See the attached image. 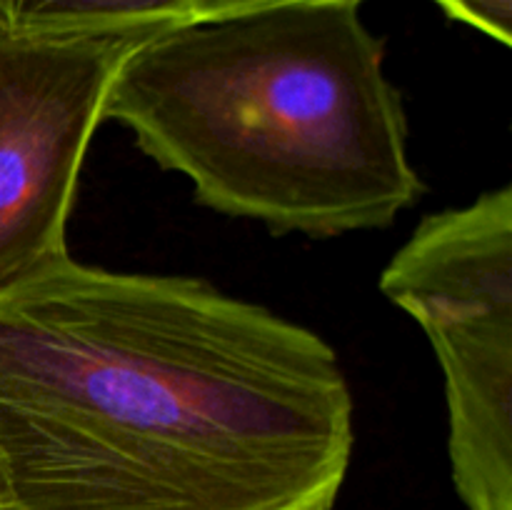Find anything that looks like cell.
I'll use <instances>...</instances> for the list:
<instances>
[{
    "label": "cell",
    "mask_w": 512,
    "mask_h": 510,
    "mask_svg": "<svg viewBox=\"0 0 512 510\" xmlns=\"http://www.w3.org/2000/svg\"><path fill=\"white\" fill-rule=\"evenodd\" d=\"M448 18L480 30L500 45L512 43V0H433Z\"/></svg>",
    "instance_id": "6"
},
{
    "label": "cell",
    "mask_w": 512,
    "mask_h": 510,
    "mask_svg": "<svg viewBox=\"0 0 512 510\" xmlns=\"http://www.w3.org/2000/svg\"><path fill=\"white\" fill-rule=\"evenodd\" d=\"M0 510H18L13 505V498H10V493H8V485H5L3 468H0Z\"/></svg>",
    "instance_id": "8"
},
{
    "label": "cell",
    "mask_w": 512,
    "mask_h": 510,
    "mask_svg": "<svg viewBox=\"0 0 512 510\" xmlns=\"http://www.w3.org/2000/svg\"><path fill=\"white\" fill-rule=\"evenodd\" d=\"M443 368L448 455L468 510H512V188L420 220L380 275Z\"/></svg>",
    "instance_id": "3"
},
{
    "label": "cell",
    "mask_w": 512,
    "mask_h": 510,
    "mask_svg": "<svg viewBox=\"0 0 512 510\" xmlns=\"http://www.w3.org/2000/svg\"><path fill=\"white\" fill-rule=\"evenodd\" d=\"M198 0H0V25L18 33L158 30L193 18Z\"/></svg>",
    "instance_id": "5"
},
{
    "label": "cell",
    "mask_w": 512,
    "mask_h": 510,
    "mask_svg": "<svg viewBox=\"0 0 512 510\" xmlns=\"http://www.w3.org/2000/svg\"><path fill=\"white\" fill-rule=\"evenodd\" d=\"M278 3H295V0H198V3H195L193 18H203V15L235 13V10L263 8V5H278ZM353 3H363V0H353Z\"/></svg>",
    "instance_id": "7"
},
{
    "label": "cell",
    "mask_w": 512,
    "mask_h": 510,
    "mask_svg": "<svg viewBox=\"0 0 512 510\" xmlns=\"http://www.w3.org/2000/svg\"><path fill=\"white\" fill-rule=\"evenodd\" d=\"M150 33L0 25V293L68 255L65 230L110 80Z\"/></svg>",
    "instance_id": "4"
},
{
    "label": "cell",
    "mask_w": 512,
    "mask_h": 510,
    "mask_svg": "<svg viewBox=\"0 0 512 510\" xmlns=\"http://www.w3.org/2000/svg\"><path fill=\"white\" fill-rule=\"evenodd\" d=\"M385 45L353 0H295L165 25L105 98L198 203L275 235L388 228L425 193Z\"/></svg>",
    "instance_id": "2"
},
{
    "label": "cell",
    "mask_w": 512,
    "mask_h": 510,
    "mask_svg": "<svg viewBox=\"0 0 512 510\" xmlns=\"http://www.w3.org/2000/svg\"><path fill=\"white\" fill-rule=\"evenodd\" d=\"M353 410L318 333L200 278L68 253L0 293L18 510H333Z\"/></svg>",
    "instance_id": "1"
}]
</instances>
